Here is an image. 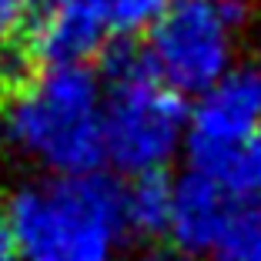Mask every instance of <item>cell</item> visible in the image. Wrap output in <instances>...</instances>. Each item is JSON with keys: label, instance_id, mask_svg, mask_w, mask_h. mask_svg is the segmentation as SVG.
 <instances>
[{"label": "cell", "instance_id": "obj_12", "mask_svg": "<svg viewBox=\"0 0 261 261\" xmlns=\"http://www.w3.org/2000/svg\"><path fill=\"white\" fill-rule=\"evenodd\" d=\"M31 17V0H0V44L10 40Z\"/></svg>", "mask_w": 261, "mask_h": 261}, {"label": "cell", "instance_id": "obj_2", "mask_svg": "<svg viewBox=\"0 0 261 261\" xmlns=\"http://www.w3.org/2000/svg\"><path fill=\"white\" fill-rule=\"evenodd\" d=\"M7 141L40 174L104 171V84L91 67L34 70L4 111Z\"/></svg>", "mask_w": 261, "mask_h": 261}, {"label": "cell", "instance_id": "obj_9", "mask_svg": "<svg viewBox=\"0 0 261 261\" xmlns=\"http://www.w3.org/2000/svg\"><path fill=\"white\" fill-rule=\"evenodd\" d=\"M171 221V177L144 174L124 185V224L127 234L144 241H158L168 234Z\"/></svg>", "mask_w": 261, "mask_h": 261}, {"label": "cell", "instance_id": "obj_10", "mask_svg": "<svg viewBox=\"0 0 261 261\" xmlns=\"http://www.w3.org/2000/svg\"><path fill=\"white\" fill-rule=\"evenodd\" d=\"M215 261H261V201H234Z\"/></svg>", "mask_w": 261, "mask_h": 261}, {"label": "cell", "instance_id": "obj_1", "mask_svg": "<svg viewBox=\"0 0 261 261\" xmlns=\"http://www.w3.org/2000/svg\"><path fill=\"white\" fill-rule=\"evenodd\" d=\"M0 215L20 261H114L127 238L124 185L108 171L23 177Z\"/></svg>", "mask_w": 261, "mask_h": 261}, {"label": "cell", "instance_id": "obj_3", "mask_svg": "<svg viewBox=\"0 0 261 261\" xmlns=\"http://www.w3.org/2000/svg\"><path fill=\"white\" fill-rule=\"evenodd\" d=\"M245 17V0H177L144 37L151 77L185 100L201 97L238 64Z\"/></svg>", "mask_w": 261, "mask_h": 261}, {"label": "cell", "instance_id": "obj_13", "mask_svg": "<svg viewBox=\"0 0 261 261\" xmlns=\"http://www.w3.org/2000/svg\"><path fill=\"white\" fill-rule=\"evenodd\" d=\"M0 261H20V254H17V245H14V234H10L7 221H4V215H0Z\"/></svg>", "mask_w": 261, "mask_h": 261}, {"label": "cell", "instance_id": "obj_16", "mask_svg": "<svg viewBox=\"0 0 261 261\" xmlns=\"http://www.w3.org/2000/svg\"><path fill=\"white\" fill-rule=\"evenodd\" d=\"M4 87H7V81H4V67H0V91H4Z\"/></svg>", "mask_w": 261, "mask_h": 261}, {"label": "cell", "instance_id": "obj_6", "mask_svg": "<svg viewBox=\"0 0 261 261\" xmlns=\"http://www.w3.org/2000/svg\"><path fill=\"white\" fill-rule=\"evenodd\" d=\"M261 130V57L238 61L221 81L194 97L188 117V158L245 144Z\"/></svg>", "mask_w": 261, "mask_h": 261}, {"label": "cell", "instance_id": "obj_11", "mask_svg": "<svg viewBox=\"0 0 261 261\" xmlns=\"http://www.w3.org/2000/svg\"><path fill=\"white\" fill-rule=\"evenodd\" d=\"M174 4L177 0H108L111 34L117 40L147 37Z\"/></svg>", "mask_w": 261, "mask_h": 261}, {"label": "cell", "instance_id": "obj_4", "mask_svg": "<svg viewBox=\"0 0 261 261\" xmlns=\"http://www.w3.org/2000/svg\"><path fill=\"white\" fill-rule=\"evenodd\" d=\"M191 104L151 74L104 87V164L124 177L168 174L188 151Z\"/></svg>", "mask_w": 261, "mask_h": 261}, {"label": "cell", "instance_id": "obj_7", "mask_svg": "<svg viewBox=\"0 0 261 261\" xmlns=\"http://www.w3.org/2000/svg\"><path fill=\"white\" fill-rule=\"evenodd\" d=\"M234 201L238 198H231L221 185H215L201 171L185 168L177 177H171L168 238L177 245V254L185 258L215 254Z\"/></svg>", "mask_w": 261, "mask_h": 261}, {"label": "cell", "instance_id": "obj_14", "mask_svg": "<svg viewBox=\"0 0 261 261\" xmlns=\"http://www.w3.org/2000/svg\"><path fill=\"white\" fill-rule=\"evenodd\" d=\"M138 261H194V258H185V254H177V251H154V254H144Z\"/></svg>", "mask_w": 261, "mask_h": 261}, {"label": "cell", "instance_id": "obj_5", "mask_svg": "<svg viewBox=\"0 0 261 261\" xmlns=\"http://www.w3.org/2000/svg\"><path fill=\"white\" fill-rule=\"evenodd\" d=\"M23 54L37 70L91 67L114 40L108 0H44L27 17Z\"/></svg>", "mask_w": 261, "mask_h": 261}, {"label": "cell", "instance_id": "obj_15", "mask_svg": "<svg viewBox=\"0 0 261 261\" xmlns=\"http://www.w3.org/2000/svg\"><path fill=\"white\" fill-rule=\"evenodd\" d=\"M10 147V141H7V121H4V111H0V154Z\"/></svg>", "mask_w": 261, "mask_h": 261}, {"label": "cell", "instance_id": "obj_8", "mask_svg": "<svg viewBox=\"0 0 261 261\" xmlns=\"http://www.w3.org/2000/svg\"><path fill=\"white\" fill-rule=\"evenodd\" d=\"M188 168L201 171L238 201H261V130L245 144L218 154H191Z\"/></svg>", "mask_w": 261, "mask_h": 261}]
</instances>
